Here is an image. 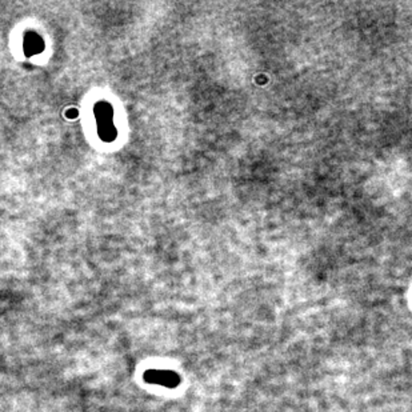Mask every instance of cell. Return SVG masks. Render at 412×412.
<instances>
[{
    "label": "cell",
    "instance_id": "obj_1",
    "mask_svg": "<svg viewBox=\"0 0 412 412\" xmlns=\"http://www.w3.org/2000/svg\"><path fill=\"white\" fill-rule=\"evenodd\" d=\"M144 378L147 382H150L152 385H165V387H170V388L177 387L180 382V379L175 372L167 371V370L147 371Z\"/></svg>",
    "mask_w": 412,
    "mask_h": 412
}]
</instances>
